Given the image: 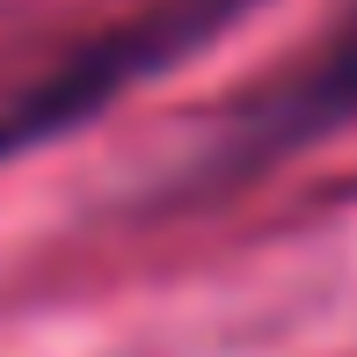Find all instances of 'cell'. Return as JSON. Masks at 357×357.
Returning a JSON list of instances; mask_svg holds the SVG:
<instances>
[{"label": "cell", "mask_w": 357, "mask_h": 357, "mask_svg": "<svg viewBox=\"0 0 357 357\" xmlns=\"http://www.w3.org/2000/svg\"><path fill=\"white\" fill-rule=\"evenodd\" d=\"M263 0H146V8L102 22L95 37L66 44L52 66L22 73L0 88V168L29 146H52V139H73L80 124H95L102 109H117L132 88L175 73L183 59H197L204 44H219L234 22Z\"/></svg>", "instance_id": "1"}, {"label": "cell", "mask_w": 357, "mask_h": 357, "mask_svg": "<svg viewBox=\"0 0 357 357\" xmlns=\"http://www.w3.org/2000/svg\"><path fill=\"white\" fill-rule=\"evenodd\" d=\"M357 117V8L314 52H299L291 66H278L270 80L241 88L219 109V124L183 153V168L153 190L160 204H190V197H226V190L270 175L278 160H291L299 146L343 132Z\"/></svg>", "instance_id": "2"}]
</instances>
